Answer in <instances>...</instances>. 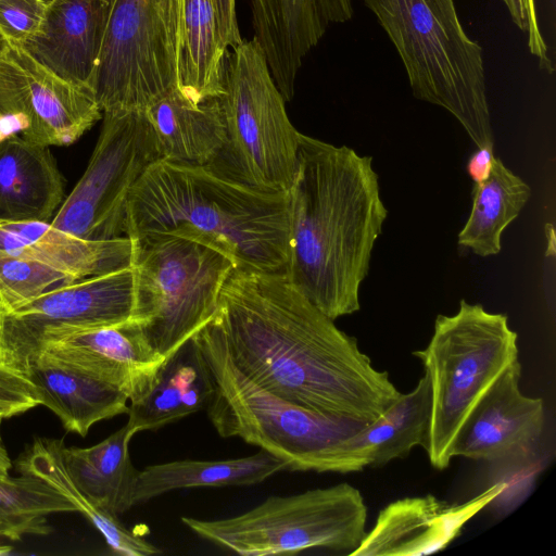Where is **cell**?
Here are the masks:
<instances>
[{
  "label": "cell",
  "mask_w": 556,
  "mask_h": 556,
  "mask_svg": "<svg viewBox=\"0 0 556 556\" xmlns=\"http://www.w3.org/2000/svg\"><path fill=\"white\" fill-rule=\"evenodd\" d=\"M199 333L260 388L321 414L370 422L402 393L285 271L236 266Z\"/></svg>",
  "instance_id": "1"
},
{
  "label": "cell",
  "mask_w": 556,
  "mask_h": 556,
  "mask_svg": "<svg viewBox=\"0 0 556 556\" xmlns=\"http://www.w3.org/2000/svg\"><path fill=\"white\" fill-rule=\"evenodd\" d=\"M288 198V279L333 320L359 311L388 216L372 157L301 134Z\"/></svg>",
  "instance_id": "2"
},
{
  "label": "cell",
  "mask_w": 556,
  "mask_h": 556,
  "mask_svg": "<svg viewBox=\"0 0 556 556\" xmlns=\"http://www.w3.org/2000/svg\"><path fill=\"white\" fill-rule=\"evenodd\" d=\"M150 235L201 242L240 267L285 271L288 192L256 188L210 165L159 160L134 186L126 205L125 236Z\"/></svg>",
  "instance_id": "3"
},
{
  "label": "cell",
  "mask_w": 556,
  "mask_h": 556,
  "mask_svg": "<svg viewBox=\"0 0 556 556\" xmlns=\"http://www.w3.org/2000/svg\"><path fill=\"white\" fill-rule=\"evenodd\" d=\"M393 42L415 98L448 111L478 149L494 148L482 49L454 0H363Z\"/></svg>",
  "instance_id": "4"
},
{
  "label": "cell",
  "mask_w": 556,
  "mask_h": 556,
  "mask_svg": "<svg viewBox=\"0 0 556 556\" xmlns=\"http://www.w3.org/2000/svg\"><path fill=\"white\" fill-rule=\"evenodd\" d=\"M517 332L505 314L460 300L451 316L438 315L428 345L413 354L422 363L431 390V465L446 469L469 415L502 372L518 359Z\"/></svg>",
  "instance_id": "5"
},
{
  "label": "cell",
  "mask_w": 556,
  "mask_h": 556,
  "mask_svg": "<svg viewBox=\"0 0 556 556\" xmlns=\"http://www.w3.org/2000/svg\"><path fill=\"white\" fill-rule=\"evenodd\" d=\"M193 337L215 383L207 415L223 438L258 446L290 470L326 472L331 450L368 424L286 401L248 379L199 331Z\"/></svg>",
  "instance_id": "6"
},
{
  "label": "cell",
  "mask_w": 556,
  "mask_h": 556,
  "mask_svg": "<svg viewBox=\"0 0 556 556\" xmlns=\"http://www.w3.org/2000/svg\"><path fill=\"white\" fill-rule=\"evenodd\" d=\"M132 241L131 321L167 358L210 320L237 265L223 252L187 238L150 235Z\"/></svg>",
  "instance_id": "7"
},
{
  "label": "cell",
  "mask_w": 556,
  "mask_h": 556,
  "mask_svg": "<svg viewBox=\"0 0 556 556\" xmlns=\"http://www.w3.org/2000/svg\"><path fill=\"white\" fill-rule=\"evenodd\" d=\"M367 506L349 483L269 496L229 518L181 517L198 536L243 556L291 555L325 549L352 555L366 535Z\"/></svg>",
  "instance_id": "8"
},
{
  "label": "cell",
  "mask_w": 556,
  "mask_h": 556,
  "mask_svg": "<svg viewBox=\"0 0 556 556\" xmlns=\"http://www.w3.org/2000/svg\"><path fill=\"white\" fill-rule=\"evenodd\" d=\"M224 78L219 100L227 143L210 166L256 188L288 192L301 132L290 122L286 101L253 38L227 54Z\"/></svg>",
  "instance_id": "9"
},
{
  "label": "cell",
  "mask_w": 556,
  "mask_h": 556,
  "mask_svg": "<svg viewBox=\"0 0 556 556\" xmlns=\"http://www.w3.org/2000/svg\"><path fill=\"white\" fill-rule=\"evenodd\" d=\"M182 0H109L91 90L102 111L138 112L178 88Z\"/></svg>",
  "instance_id": "10"
},
{
  "label": "cell",
  "mask_w": 556,
  "mask_h": 556,
  "mask_svg": "<svg viewBox=\"0 0 556 556\" xmlns=\"http://www.w3.org/2000/svg\"><path fill=\"white\" fill-rule=\"evenodd\" d=\"M103 123L89 164L50 224L76 237L109 240L125 236L129 193L161 160L142 111L102 113Z\"/></svg>",
  "instance_id": "11"
},
{
  "label": "cell",
  "mask_w": 556,
  "mask_h": 556,
  "mask_svg": "<svg viewBox=\"0 0 556 556\" xmlns=\"http://www.w3.org/2000/svg\"><path fill=\"white\" fill-rule=\"evenodd\" d=\"M132 265L52 289L0 309V363L24 374L46 346L66 336L131 320Z\"/></svg>",
  "instance_id": "12"
},
{
  "label": "cell",
  "mask_w": 556,
  "mask_h": 556,
  "mask_svg": "<svg viewBox=\"0 0 556 556\" xmlns=\"http://www.w3.org/2000/svg\"><path fill=\"white\" fill-rule=\"evenodd\" d=\"M20 115L30 142L68 146L101 117L93 92L43 66L21 45L5 41L0 49V116Z\"/></svg>",
  "instance_id": "13"
},
{
  "label": "cell",
  "mask_w": 556,
  "mask_h": 556,
  "mask_svg": "<svg viewBox=\"0 0 556 556\" xmlns=\"http://www.w3.org/2000/svg\"><path fill=\"white\" fill-rule=\"evenodd\" d=\"M521 364L515 361L476 405L453 448V456L488 463L525 460L536 452L544 429L542 399L520 390Z\"/></svg>",
  "instance_id": "14"
},
{
  "label": "cell",
  "mask_w": 556,
  "mask_h": 556,
  "mask_svg": "<svg viewBox=\"0 0 556 556\" xmlns=\"http://www.w3.org/2000/svg\"><path fill=\"white\" fill-rule=\"evenodd\" d=\"M505 489L504 482H496L460 504L430 494L394 501L379 513L376 525L351 556H422L442 551Z\"/></svg>",
  "instance_id": "15"
},
{
  "label": "cell",
  "mask_w": 556,
  "mask_h": 556,
  "mask_svg": "<svg viewBox=\"0 0 556 556\" xmlns=\"http://www.w3.org/2000/svg\"><path fill=\"white\" fill-rule=\"evenodd\" d=\"M253 39L286 102L305 56L327 29L353 16L352 0H250Z\"/></svg>",
  "instance_id": "16"
},
{
  "label": "cell",
  "mask_w": 556,
  "mask_h": 556,
  "mask_svg": "<svg viewBox=\"0 0 556 556\" xmlns=\"http://www.w3.org/2000/svg\"><path fill=\"white\" fill-rule=\"evenodd\" d=\"M42 352L116 387L129 402L149 393L166 359L146 342L131 320L66 336Z\"/></svg>",
  "instance_id": "17"
},
{
  "label": "cell",
  "mask_w": 556,
  "mask_h": 556,
  "mask_svg": "<svg viewBox=\"0 0 556 556\" xmlns=\"http://www.w3.org/2000/svg\"><path fill=\"white\" fill-rule=\"evenodd\" d=\"M108 11L109 0H50L39 30L18 45L59 77L91 90Z\"/></svg>",
  "instance_id": "18"
},
{
  "label": "cell",
  "mask_w": 556,
  "mask_h": 556,
  "mask_svg": "<svg viewBox=\"0 0 556 556\" xmlns=\"http://www.w3.org/2000/svg\"><path fill=\"white\" fill-rule=\"evenodd\" d=\"M431 415V390L425 374L417 386L378 418L338 443L330 452L326 472L348 473L383 466L403 458L415 446L427 450Z\"/></svg>",
  "instance_id": "19"
},
{
  "label": "cell",
  "mask_w": 556,
  "mask_h": 556,
  "mask_svg": "<svg viewBox=\"0 0 556 556\" xmlns=\"http://www.w3.org/2000/svg\"><path fill=\"white\" fill-rule=\"evenodd\" d=\"M0 251L37 260L83 279L131 266L135 243L127 236L89 240L46 222L0 218Z\"/></svg>",
  "instance_id": "20"
},
{
  "label": "cell",
  "mask_w": 556,
  "mask_h": 556,
  "mask_svg": "<svg viewBox=\"0 0 556 556\" xmlns=\"http://www.w3.org/2000/svg\"><path fill=\"white\" fill-rule=\"evenodd\" d=\"M24 375L40 405L52 410L65 430L80 437L94 424L128 412L129 399L123 391L48 352L31 361Z\"/></svg>",
  "instance_id": "21"
},
{
  "label": "cell",
  "mask_w": 556,
  "mask_h": 556,
  "mask_svg": "<svg viewBox=\"0 0 556 556\" xmlns=\"http://www.w3.org/2000/svg\"><path fill=\"white\" fill-rule=\"evenodd\" d=\"M161 160L211 165L227 143L219 98L195 102L175 88L142 110Z\"/></svg>",
  "instance_id": "22"
},
{
  "label": "cell",
  "mask_w": 556,
  "mask_h": 556,
  "mask_svg": "<svg viewBox=\"0 0 556 556\" xmlns=\"http://www.w3.org/2000/svg\"><path fill=\"white\" fill-rule=\"evenodd\" d=\"M64 180L48 146L13 135L0 142V218L50 223Z\"/></svg>",
  "instance_id": "23"
},
{
  "label": "cell",
  "mask_w": 556,
  "mask_h": 556,
  "mask_svg": "<svg viewBox=\"0 0 556 556\" xmlns=\"http://www.w3.org/2000/svg\"><path fill=\"white\" fill-rule=\"evenodd\" d=\"M214 391L210 367L192 336L164 361L149 393L130 402L126 426L132 435L160 429L206 408Z\"/></svg>",
  "instance_id": "24"
},
{
  "label": "cell",
  "mask_w": 556,
  "mask_h": 556,
  "mask_svg": "<svg viewBox=\"0 0 556 556\" xmlns=\"http://www.w3.org/2000/svg\"><path fill=\"white\" fill-rule=\"evenodd\" d=\"M286 469L283 460L264 450L240 458L151 465L138 472L132 503L143 504L180 489L253 485Z\"/></svg>",
  "instance_id": "25"
},
{
  "label": "cell",
  "mask_w": 556,
  "mask_h": 556,
  "mask_svg": "<svg viewBox=\"0 0 556 556\" xmlns=\"http://www.w3.org/2000/svg\"><path fill=\"white\" fill-rule=\"evenodd\" d=\"M134 435L127 426L90 447H66L62 453L67 472L80 492L97 506L118 516L134 506L139 470L129 457Z\"/></svg>",
  "instance_id": "26"
},
{
  "label": "cell",
  "mask_w": 556,
  "mask_h": 556,
  "mask_svg": "<svg viewBox=\"0 0 556 556\" xmlns=\"http://www.w3.org/2000/svg\"><path fill=\"white\" fill-rule=\"evenodd\" d=\"M227 48L212 0H182L178 88L195 102L224 93Z\"/></svg>",
  "instance_id": "27"
},
{
  "label": "cell",
  "mask_w": 556,
  "mask_h": 556,
  "mask_svg": "<svg viewBox=\"0 0 556 556\" xmlns=\"http://www.w3.org/2000/svg\"><path fill=\"white\" fill-rule=\"evenodd\" d=\"M63 445L58 439H35L17 458V471L36 476L58 490L93 525L114 553L125 556L160 554V548L126 529L117 516L97 506L80 492L66 470Z\"/></svg>",
  "instance_id": "28"
},
{
  "label": "cell",
  "mask_w": 556,
  "mask_h": 556,
  "mask_svg": "<svg viewBox=\"0 0 556 556\" xmlns=\"http://www.w3.org/2000/svg\"><path fill=\"white\" fill-rule=\"evenodd\" d=\"M531 188L494 157L489 176L472 190V207L458 233V244L478 256L500 253L506 227L520 214Z\"/></svg>",
  "instance_id": "29"
},
{
  "label": "cell",
  "mask_w": 556,
  "mask_h": 556,
  "mask_svg": "<svg viewBox=\"0 0 556 556\" xmlns=\"http://www.w3.org/2000/svg\"><path fill=\"white\" fill-rule=\"evenodd\" d=\"M74 511L66 497L36 476H0V536L16 541L26 534H49L50 515Z\"/></svg>",
  "instance_id": "30"
},
{
  "label": "cell",
  "mask_w": 556,
  "mask_h": 556,
  "mask_svg": "<svg viewBox=\"0 0 556 556\" xmlns=\"http://www.w3.org/2000/svg\"><path fill=\"white\" fill-rule=\"evenodd\" d=\"M79 279L37 260L0 251V309H10Z\"/></svg>",
  "instance_id": "31"
},
{
  "label": "cell",
  "mask_w": 556,
  "mask_h": 556,
  "mask_svg": "<svg viewBox=\"0 0 556 556\" xmlns=\"http://www.w3.org/2000/svg\"><path fill=\"white\" fill-rule=\"evenodd\" d=\"M50 0H0V33L5 41L23 43L35 35Z\"/></svg>",
  "instance_id": "32"
},
{
  "label": "cell",
  "mask_w": 556,
  "mask_h": 556,
  "mask_svg": "<svg viewBox=\"0 0 556 556\" xmlns=\"http://www.w3.org/2000/svg\"><path fill=\"white\" fill-rule=\"evenodd\" d=\"M39 405L37 391L28 378L0 363V416L11 418Z\"/></svg>",
  "instance_id": "33"
},
{
  "label": "cell",
  "mask_w": 556,
  "mask_h": 556,
  "mask_svg": "<svg viewBox=\"0 0 556 556\" xmlns=\"http://www.w3.org/2000/svg\"><path fill=\"white\" fill-rule=\"evenodd\" d=\"M519 29L528 34V47L538 59L539 65L547 73H553L554 66L548 56L547 46L540 30L534 0H502Z\"/></svg>",
  "instance_id": "34"
},
{
  "label": "cell",
  "mask_w": 556,
  "mask_h": 556,
  "mask_svg": "<svg viewBox=\"0 0 556 556\" xmlns=\"http://www.w3.org/2000/svg\"><path fill=\"white\" fill-rule=\"evenodd\" d=\"M218 23V29L224 46L228 49H235L242 42L240 35L236 0H212Z\"/></svg>",
  "instance_id": "35"
},
{
  "label": "cell",
  "mask_w": 556,
  "mask_h": 556,
  "mask_svg": "<svg viewBox=\"0 0 556 556\" xmlns=\"http://www.w3.org/2000/svg\"><path fill=\"white\" fill-rule=\"evenodd\" d=\"M493 147L478 149L467 163V173L475 184L482 182L490 174L494 160Z\"/></svg>",
  "instance_id": "36"
},
{
  "label": "cell",
  "mask_w": 556,
  "mask_h": 556,
  "mask_svg": "<svg viewBox=\"0 0 556 556\" xmlns=\"http://www.w3.org/2000/svg\"><path fill=\"white\" fill-rule=\"evenodd\" d=\"M3 419L4 418L0 416V476L9 475V470L12 467L10 456L8 454V451L3 444V440L1 437V425Z\"/></svg>",
  "instance_id": "37"
},
{
  "label": "cell",
  "mask_w": 556,
  "mask_h": 556,
  "mask_svg": "<svg viewBox=\"0 0 556 556\" xmlns=\"http://www.w3.org/2000/svg\"><path fill=\"white\" fill-rule=\"evenodd\" d=\"M10 552V546L0 545V555L8 554Z\"/></svg>",
  "instance_id": "38"
},
{
  "label": "cell",
  "mask_w": 556,
  "mask_h": 556,
  "mask_svg": "<svg viewBox=\"0 0 556 556\" xmlns=\"http://www.w3.org/2000/svg\"><path fill=\"white\" fill-rule=\"evenodd\" d=\"M4 42H5V39L3 38V36L0 33V49L2 48Z\"/></svg>",
  "instance_id": "39"
}]
</instances>
